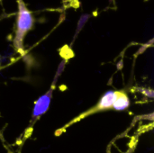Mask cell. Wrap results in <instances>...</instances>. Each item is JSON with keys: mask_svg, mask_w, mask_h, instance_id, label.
<instances>
[{"mask_svg": "<svg viewBox=\"0 0 154 153\" xmlns=\"http://www.w3.org/2000/svg\"><path fill=\"white\" fill-rule=\"evenodd\" d=\"M17 3V14L14 28V36L13 39V46L17 53L24 56L23 41L26 34L33 28L34 17L32 12L28 9L23 0H16Z\"/></svg>", "mask_w": 154, "mask_h": 153, "instance_id": "6da1fadb", "label": "cell"}, {"mask_svg": "<svg viewBox=\"0 0 154 153\" xmlns=\"http://www.w3.org/2000/svg\"><path fill=\"white\" fill-rule=\"evenodd\" d=\"M64 67H65V62L62 61L61 64L60 65L59 69H58V71L56 72V75L54 77V79H53V81H52L49 90L44 95L40 96L35 101L34 106H33V110H32V116H31V119H30V122H29V124H28L27 128L25 129V131L23 133V135L22 137V142L19 144L20 148H22V146L24 143V142L27 139L30 138V136H31V134H32V133L33 131V127H34L35 124L48 111V109L50 107V105H51V99H52V96H53V92H54V90L56 88V84H57L58 78L60 76Z\"/></svg>", "mask_w": 154, "mask_h": 153, "instance_id": "7a4b0ae2", "label": "cell"}, {"mask_svg": "<svg viewBox=\"0 0 154 153\" xmlns=\"http://www.w3.org/2000/svg\"><path fill=\"white\" fill-rule=\"evenodd\" d=\"M118 93L119 91H113V90H110V91H107L106 93L104 94V96L100 98V100L97 102V104L96 106H94L93 107L89 108L88 111L80 114L78 117L74 118L72 121H70L69 124H67L62 129L59 130L60 133H62L64 132V130L68 127H69L70 125H72L73 124L75 123H78L79 122L80 120L89 116V115H92L94 114H97V113H99V112H102V111H106V110H109L111 108H113V106H114V103L116 102V99L118 96Z\"/></svg>", "mask_w": 154, "mask_h": 153, "instance_id": "3957f363", "label": "cell"}, {"mask_svg": "<svg viewBox=\"0 0 154 153\" xmlns=\"http://www.w3.org/2000/svg\"><path fill=\"white\" fill-rule=\"evenodd\" d=\"M130 106V99L126 93L123 91H119L118 96L114 103L113 109L116 111H124Z\"/></svg>", "mask_w": 154, "mask_h": 153, "instance_id": "277c9868", "label": "cell"}, {"mask_svg": "<svg viewBox=\"0 0 154 153\" xmlns=\"http://www.w3.org/2000/svg\"><path fill=\"white\" fill-rule=\"evenodd\" d=\"M143 120H145V121H154V112L152 113H150V114H146V115H137L134 117V121L132 124H134L136 123L137 121H143Z\"/></svg>", "mask_w": 154, "mask_h": 153, "instance_id": "5b68a950", "label": "cell"}, {"mask_svg": "<svg viewBox=\"0 0 154 153\" xmlns=\"http://www.w3.org/2000/svg\"><path fill=\"white\" fill-rule=\"evenodd\" d=\"M89 17H90V15L88 14H83V15L80 17V19H79V23H78V30H77V32H79L81 30V28H83L84 24L88 22V20L89 19Z\"/></svg>", "mask_w": 154, "mask_h": 153, "instance_id": "8992f818", "label": "cell"}, {"mask_svg": "<svg viewBox=\"0 0 154 153\" xmlns=\"http://www.w3.org/2000/svg\"><path fill=\"white\" fill-rule=\"evenodd\" d=\"M131 151H132V150H129L128 151H126V152H125V153H130V152H131Z\"/></svg>", "mask_w": 154, "mask_h": 153, "instance_id": "52a82bcc", "label": "cell"}, {"mask_svg": "<svg viewBox=\"0 0 154 153\" xmlns=\"http://www.w3.org/2000/svg\"><path fill=\"white\" fill-rule=\"evenodd\" d=\"M18 153H20V151H19V152H18Z\"/></svg>", "mask_w": 154, "mask_h": 153, "instance_id": "ba28073f", "label": "cell"}]
</instances>
